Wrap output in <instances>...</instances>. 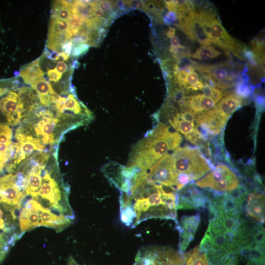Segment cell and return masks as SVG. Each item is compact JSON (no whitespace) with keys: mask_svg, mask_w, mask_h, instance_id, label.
<instances>
[{"mask_svg":"<svg viewBox=\"0 0 265 265\" xmlns=\"http://www.w3.org/2000/svg\"><path fill=\"white\" fill-rule=\"evenodd\" d=\"M195 121L196 129L204 140L219 134L226 123L218 114L215 107L197 115Z\"/></svg>","mask_w":265,"mask_h":265,"instance_id":"cell-11","label":"cell"},{"mask_svg":"<svg viewBox=\"0 0 265 265\" xmlns=\"http://www.w3.org/2000/svg\"><path fill=\"white\" fill-rule=\"evenodd\" d=\"M170 43L171 47H178L180 46V40L177 37L174 36L170 38Z\"/></svg>","mask_w":265,"mask_h":265,"instance_id":"cell-37","label":"cell"},{"mask_svg":"<svg viewBox=\"0 0 265 265\" xmlns=\"http://www.w3.org/2000/svg\"><path fill=\"white\" fill-rule=\"evenodd\" d=\"M183 111H189L197 116L215 106L214 101L204 94L184 96L181 102Z\"/></svg>","mask_w":265,"mask_h":265,"instance_id":"cell-16","label":"cell"},{"mask_svg":"<svg viewBox=\"0 0 265 265\" xmlns=\"http://www.w3.org/2000/svg\"><path fill=\"white\" fill-rule=\"evenodd\" d=\"M178 27L189 38L199 42L202 46L212 44L205 33L199 11L197 12L195 9L190 11Z\"/></svg>","mask_w":265,"mask_h":265,"instance_id":"cell-13","label":"cell"},{"mask_svg":"<svg viewBox=\"0 0 265 265\" xmlns=\"http://www.w3.org/2000/svg\"><path fill=\"white\" fill-rule=\"evenodd\" d=\"M0 111L5 116L7 123L12 126L20 123L26 112L18 93L13 91H10L0 99Z\"/></svg>","mask_w":265,"mask_h":265,"instance_id":"cell-12","label":"cell"},{"mask_svg":"<svg viewBox=\"0 0 265 265\" xmlns=\"http://www.w3.org/2000/svg\"><path fill=\"white\" fill-rule=\"evenodd\" d=\"M30 85L38 93L40 104L48 106L51 104L50 96L55 92L51 84L42 78L36 80Z\"/></svg>","mask_w":265,"mask_h":265,"instance_id":"cell-20","label":"cell"},{"mask_svg":"<svg viewBox=\"0 0 265 265\" xmlns=\"http://www.w3.org/2000/svg\"><path fill=\"white\" fill-rule=\"evenodd\" d=\"M242 100L234 94L226 95L220 100L215 108L220 117L227 122L232 114L241 106Z\"/></svg>","mask_w":265,"mask_h":265,"instance_id":"cell-18","label":"cell"},{"mask_svg":"<svg viewBox=\"0 0 265 265\" xmlns=\"http://www.w3.org/2000/svg\"><path fill=\"white\" fill-rule=\"evenodd\" d=\"M247 215L260 223L265 222V195L262 193L254 192L250 194L246 205Z\"/></svg>","mask_w":265,"mask_h":265,"instance_id":"cell-17","label":"cell"},{"mask_svg":"<svg viewBox=\"0 0 265 265\" xmlns=\"http://www.w3.org/2000/svg\"><path fill=\"white\" fill-rule=\"evenodd\" d=\"M101 170L121 193L129 195L135 186L146 173L137 167L124 166L115 161L106 163L102 167Z\"/></svg>","mask_w":265,"mask_h":265,"instance_id":"cell-6","label":"cell"},{"mask_svg":"<svg viewBox=\"0 0 265 265\" xmlns=\"http://www.w3.org/2000/svg\"><path fill=\"white\" fill-rule=\"evenodd\" d=\"M256 104L258 106V108L263 109L264 106V97L263 96L257 95L255 99Z\"/></svg>","mask_w":265,"mask_h":265,"instance_id":"cell-36","label":"cell"},{"mask_svg":"<svg viewBox=\"0 0 265 265\" xmlns=\"http://www.w3.org/2000/svg\"><path fill=\"white\" fill-rule=\"evenodd\" d=\"M67 265H80L74 259L73 257L70 256L68 260Z\"/></svg>","mask_w":265,"mask_h":265,"instance_id":"cell-39","label":"cell"},{"mask_svg":"<svg viewBox=\"0 0 265 265\" xmlns=\"http://www.w3.org/2000/svg\"><path fill=\"white\" fill-rule=\"evenodd\" d=\"M175 33V29L173 27L169 26V29L166 33L167 37L172 38L173 37Z\"/></svg>","mask_w":265,"mask_h":265,"instance_id":"cell-38","label":"cell"},{"mask_svg":"<svg viewBox=\"0 0 265 265\" xmlns=\"http://www.w3.org/2000/svg\"><path fill=\"white\" fill-rule=\"evenodd\" d=\"M199 249L214 257L238 251L235 238L228 234L216 217H212Z\"/></svg>","mask_w":265,"mask_h":265,"instance_id":"cell-4","label":"cell"},{"mask_svg":"<svg viewBox=\"0 0 265 265\" xmlns=\"http://www.w3.org/2000/svg\"><path fill=\"white\" fill-rule=\"evenodd\" d=\"M183 262L180 254L170 248H163L162 265H183Z\"/></svg>","mask_w":265,"mask_h":265,"instance_id":"cell-23","label":"cell"},{"mask_svg":"<svg viewBox=\"0 0 265 265\" xmlns=\"http://www.w3.org/2000/svg\"><path fill=\"white\" fill-rule=\"evenodd\" d=\"M133 265H135V264H133Z\"/></svg>","mask_w":265,"mask_h":265,"instance_id":"cell-40","label":"cell"},{"mask_svg":"<svg viewBox=\"0 0 265 265\" xmlns=\"http://www.w3.org/2000/svg\"><path fill=\"white\" fill-rule=\"evenodd\" d=\"M170 128L159 123L147 132L132 148L127 166H135L147 172L158 160L178 147L182 137Z\"/></svg>","mask_w":265,"mask_h":265,"instance_id":"cell-2","label":"cell"},{"mask_svg":"<svg viewBox=\"0 0 265 265\" xmlns=\"http://www.w3.org/2000/svg\"><path fill=\"white\" fill-rule=\"evenodd\" d=\"M39 120L33 126L34 132L43 144L53 145L56 141L54 129L59 124L60 119L56 117L37 118Z\"/></svg>","mask_w":265,"mask_h":265,"instance_id":"cell-15","label":"cell"},{"mask_svg":"<svg viewBox=\"0 0 265 265\" xmlns=\"http://www.w3.org/2000/svg\"><path fill=\"white\" fill-rule=\"evenodd\" d=\"M70 24L68 22L55 18H51L49 28V34H61L69 30Z\"/></svg>","mask_w":265,"mask_h":265,"instance_id":"cell-24","label":"cell"},{"mask_svg":"<svg viewBox=\"0 0 265 265\" xmlns=\"http://www.w3.org/2000/svg\"><path fill=\"white\" fill-rule=\"evenodd\" d=\"M73 46L71 40L64 43L61 47V52L69 56L72 50Z\"/></svg>","mask_w":265,"mask_h":265,"instance_id":"cell-32","label":"cell"},{"mask_svg":"<svg viewBox=\"0 0 265 265\" xmlns=\"http://www.w3.org/2000/svg\"><path fill=\"white\" fill-rule=\"evenodd\" d=\"M166 116L170 126L181 133L187 140L196 144L202 141H205L196 129L194 121L196 116L191 112H176Z\"/></svg>","mask_w":265,"mask_h":265,"instance_id":"cell-8","label":"cell"},{"mask_svg":"<svg viewBox=\"0 0 265 265\" xmlns=\"http://www.w3.org/2000/svg\"><path fill=\"white\" fill-rule=\"evenodd\" d=\"M47 76L51 81L57 82L61 78L62 74L58 72L56 68L48 71Z\"/></svg>","mask_w":265,"mask_h":265,"instance_id":"cell-31","label":"cell"},{"mask_svg":"<svg viewBox=\"0 0 265 265\" xmlns=\"http://www.w3.org/2000/svg\"><path fill=\"white\" fill-rule=\"evenodd\" d=\"M146 179L157 185L172 186L177 190L176 174L172 165L170 153L163 156L152 165L147 171Z\"/></svg>","mask_w":265,"mask_h":265,"instance_id":"cell-9","label":"cell"},{"mask_svg":"<svg viewBox=\"0 0 265 265\" xmlns=\"http://www.w3.org/2000/svg\"><path fill=\"white\" fill-rule=\"evenodd\" d=\"M89 46L85 44H81L73 46L71 52L73 57H78L85 53L88 50Z\"/></svg>","mask_w":265,"mask_h":265,"instance_id":"cell-28","label":"cell"},{"mask_svg":"<svg viewBox=\"0 0 265 265\" xmlns=\"http://www.w3.org/2000/svg\"><path fill=\"white\" fill-rule=\"evenodd\" d=\"M113 2L108 1H96V6L106 12L112 10Z\"/></svg>","mask_w":265,"mask_h":265,"instance_id":"cell-30","label":"cell"},{"mask_svg":"<svg viewBox=\"0 0 265 265\" xmlns=\"http://www.w3.org/2000/svg\"><path fill=\"white\" fill-rule=\"evenodd\" d=\"M221 54V52L211 45L202 46L191 56L199 60H207L215 58Z\"/></svg>","mask_w":265,"mask_h":265,"instance_id":"cell-22","label":"cell"},{"mask_svg":"<svg viewBox=\"0 0 265 265\" xmlns=\"http://www.w3.org/2000/svg\"><path fill=\"white\" fill-rule=\"evenodd\" d=\"M253 90L252 86L247 84L244 80L238 81L235 85V96L243 100L249 97Z\"/></svg>","mask_w":265,"mask_h":265,"instance_id":"cell-26","label":"cell"},{"mask_svg":"<svg viewBox=\"0 0 265 265\" xmlns=\"http://www.w3.org/2000/svg\"><path fill=\"white\" fill-rule=\"evenodd\" d=\"M56 69L61 74L65 73L67 70V65L64 61H59L56 66Z\"/></svg>","mask_w":265,"mask_h":265,"instance_id":"cell-35","label":"cell"},{"mask_svg":"<svg viewBox=\"0 0 265 265\" xmlns=\"http://www.w3.org/2000/svg\"><path fill=\"white\" fill-rule=\"evenodd\" d=\"M93 18L95 19H100L105 18V12L100 8L95 7L92 10Z\"/></svg>","mask_w":265,"mask_h":265,"instance_id":"cell-33","label":"cell"},{"mask_svg":"<svg viewBox=\"0 0 265 265\" xmlns=\"http://www.w3.org/2000/svg\"><path fill=\"white\" fill-rule=\"evenodd\" d=\"M186 265H209L207 254L196 247L186 255Z\"/></svg>","mask_w":265,"mask_h":265,"instance_id":"cell-21","label":"cell"},{"mask_svg":"<svg viewBox=\"0 0 265 265\" xmlns=\"http://www.w3.org/2000/svg\"><path fill=\"white\" fill-rule=\"evenodd\" d=\"M45 55L48 58L53 61H56L60 57L59 52L55 51L50 52L47 49L45 50Z\"/></svg>","mask_w":265,"mask_h":265,"instance_id":"cell-34","label":"cell"},{"mask_svg":"<svg viewBox=\"0 0 265 265\" xmlns=\"http://www.w3.org/2000/svg\"><path fill=\"white\" fill-rule=\"evenodd\" d=\"M199 11L205 33L212 43L222 49L231 51L241 58L240 54L244 47L227 32L216 14L209 10L202 9Z\"/></svg>","mask_w":265,"mask_h":265,"instance_id":"cell-5","label":"cell"},{"mask_svg":"<svg viewBox=\"0 0 265 265\" xmlns=\"http://www.w3.org/2000/svg\"><path fill=\"white\" fill-rule=\"evenodd\" d=\"M121 221L127 226H132L135 219V213L132 204L120 206Z\"/></svg>","mask_w":265,"mask_h":265,"instance_id":"cell-25","label":"cell"},{"mask_svg":"<svg viewBox=\"0 0 265 265\" xmlns=\"http://www.w3.org/2000/svg\"><path fill=\"white\" fill-rule=\"evenodd\" d=\"M135 213L132 227L151 218L177 220L176 197L163 192L159 185L145 178L132 189L130 195Z\"/></svg>","mask_w":265,"mask_h":265,"instance_id":"cell-1","label":"cell"},{"mask_svg":"<svg viewBox=\"0 0 265 265\" xmlns=\"http://www.w3.org/2000/svg\"><path fill=\"white\" fill-rule=\"evenodd\" d=\"M39 58L24 66L19 72V75L24 81L30 84L37 79L43 78L44 72L39 65Z\"/></svg>","mask_w":265,"mask_h":265,"instance_id":"cell-19","label":"cell"},{"mask_svg":"<svg viewBox=\"0 0 265 265\" xmlns=\"http://www.w3.org/2000/svg\"><path fill=\"white\" fill-rule=\"evenodd\" d=\"M202 188H209L217 192H232L239 186L238 177L225 165L218 164L212 171L195 182Z\"/></svg>","mask_w":265,"mask_h":265,"instance_id":"cell-7","label":"cell"},{"mask_svg":"<svg viewBox=\"0 0 265 265\" xmlns=\"http://www.w3.org/2000/svg\"><path fill=\"white\" fill-rule=\"evenodd\" d=\"M172 165L175 173L185 174L193 180L198 179L214 168L200 151L189 146L177 147L170 153Z\"/></svg>","mask_w":265,"mask_h":265,"instance_id":"cell-3","label":"cell"},{"mask_svg":"<svg viewBox=\"0 0 265 265\" xmlns=\"http://www.w3.org/2000/svg\"><path fill=\"white\" fill-rule=\"evenodd\" d=\"M200 222L199 213L191 216H183L179 223H177V229L180 236L179 247L181 251H185L193 240Z\"/></svg>","mask_w":265,"mask_h":265,"instance_id":"cell-14","label":"cell"},{"mask_svg":"<svg viewBox=\"0 0 265 265\" xmlns=\"http://www.w3.org/2000/svg\"><path fill=\"white\" fill-rule=\"evenodd\" d=\"M209 202L208 196L193 184H187L177 192V209L204 208Z\"/></svg>","mask_w":265,"mask_h":265,"instance_id":"cell-10","label":"cell"},{"mask_svg":"<svg viewBox=\"0 0 265 265\" xmlns=\"http://www.w3.org/2000/svg\"><path fill=\"white\" fill-rule=\"evenodd\" d=\"M202 91L204 95L212 98L215 104L218 103L224 95L222 91L210 85L206 82L204 83Z\"/></svg>","mask_w":265,"mask_h":265,"instance_id":"cell-27","label":"cell"},{"mask_svg":"<svg viewBox=\"0 0 265 265\" xmlns=\"http://www.w3.org/2000/svg\"><path fill=\"white\" fill-rule=\"evenodd\" d=\"M163 21L166 24H173L177 23V22H178V25L179 24L177 14L174 11H169L165 15L163 18Z\"/></svg>","mask_w":265,"mask_h":265,"instance_id":"cell-29","label":"cell"}]
</instances>
